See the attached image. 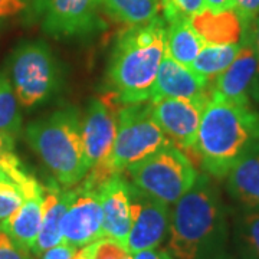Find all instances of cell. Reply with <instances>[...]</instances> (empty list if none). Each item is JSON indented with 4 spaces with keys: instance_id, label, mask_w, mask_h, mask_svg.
Listing matches in <instances>:
<instances>
[{
    "instance_id": "cell-14",
    "label": "cell",
    "mask_w": 259,
    "mask_h": 259,
    "mask_svg": "<svg viewBox=\"0 0 259 259\" xmlns=\"http://www.w3.org/2000/svg\"><path fill=\"white\" fill-rule=\"evenodd\" d=\"M210 95L212 81L197 74L192 68L179 64L166 52L148 101L158 98L209 101Z\"/></svg>"
},
{
    "instance_id": "cell-8",
    "label": "cell",
    "mask_w": 259,
    "mask_h": 259,
    "mask_svg": "<svg viewBox=\"0 0 259 259\" xmlns=\"http://www.w3.org/2000/svg\"><path fill=\"white\" fill-rule=\"evenodd\" d=\"M100 0H35L33 16L42 30L58 39L82 37L101 29Z\"/></svg>"
},
{
    "instance_id": "cell-22",
    "label": "cell",
    "mask_w": 259,
    "mask_h": 259,
    "mask_svg": "<svg viewBox=\"0 0 259 259\" xmlns=\"http://www.w3.org/2000/svg\"><path fill=\"white\" fill-rule=\"evenodd\" d=\"M239 48L241 44H235V45L204 44L197 58L194 59L192 69L204 78H207L209 81H213L232 64V61L239 52Z\"/></svg>"
},
{
    "instance_id": "cell-16",
    "label": "cell",
    "mask_w": 259,
    "mask_h": 259,
    "mask_svg": "<svg viewBox=\"0 0 259 259\" xmlns=\"http://www.w3.org/2000/svg\"><path fill=\"white\" fill-rule=\"evenodd\" d=\"M72 187H62L58 182H48L44 185V216L37 235L36 243L32 252L40 256L45 250L62 242V219L71 202Z\"/></svg>"
},
{
    "instance_id": "cell-5",
    "label": "cell",
    "mask_w": 259,
    "mask_h": 259,
    "mask_svg": "<svg viewBox=\"0 0 259 259\" xmlns=\"http://www.w3.org/2000/svg\"><path fill=\"white\" fill-rule=\"evenodd\" d=\"M168 143L154 118L150 101L121 105L111 153L105 161L91 167L82 183L90 189L98 190L110 177L122 175L127 167Z\"/></svg>"
},
{
    "instance_id": "cell-29",
    "label": "cell",
    "mask_w": 259,
    "mask_h": 259,
    "mask_svg": "<svg viewBox=\"0 0 259 259\" xmlns=\"http://www.w3.org/2000/svg\"><path fill=\"white\" fill-rule=\"evenodd\" d=\"M29 252L0 229V259H32Z\"/></svg>"
},
{
    "instance_id": "cell-24",
    "label": "cell",
    "mask_w": 259,
    "mask_h": 259,
    "mask_svg": "<svg viewBox=\"0 0 259 259\" xmlns=\"http://www.w3.org/2000/svg\"><path fill=\"white\" fill-rule=\"evenodd\" d=\"M22 130L20 104L10 85L8 75L0 72V131L18 137Z\"/></svg>"
},
{
    "instance_id": "cell-2",
    "label": "cell",
    "mask_w": 259,
    "mask_h": 259,
    "mask_svg": "<svg viewBox=\"0 0 259 259\" xmlns=\"http://www.w3.org/2000/svg\"><path fill=\"white\" fill-rule=\"evenodd\" d=\"M166 20L158 16L121 32L112 47L105 74L110 98L118 105L150 100L153 83L166 55Z\"/></svg>"
},
{
    "instance_id": "cell-23",
    "label": "cell",
    "mask_w": 259,
    "mask_h": 259,
    "mask_svg": "<svg viewBox=\"0 0 259 259\" xmlns=\"http://www.w3.org/2000/svg\"><path fill=\"white\" fill-rule=\"evenodd\" d=\"M15 137L0 131V176L15 180L29 193L40 187V183L29 173L15 153Z\"/></svg>"
},
{
    "instance_id": "cell-35",
    "label": "cell",
    "mask_w": 259,
    "mask_h": 259,
    "mask_svg": "<svg viewBox=\"0 0 259 259\" xmlns=\"http://www.w3.org/2000/svg\"><path fill=\"white\" fill-rule=\"evenodd\" d=\"M204 8L212 12L233 9V0H204Z\"/></svg>"
},
{
    "instance_id": "cell-33",
    "label": "cell",
    "mask_w": 259,
    "mask_h": 259,
    "mask_svg": "<svg viewBox=\"0 0 259 259\" xmlns=\"http://www.w3.org/2000/svg\"><path fill=\"white\" fill-rule=\"evenodd\" d=\"M26 6V0H0V19L19 15Z\"/></svg>"
},
{
    "instance_id": "cell-12",
    "label": "cell",
    "mask_w": 259,
    "mask_h": 259,
    "mask_svg": "<svg viewBox=\"0 0 259 259\" xmlns=\"http://www.w3.org/2000/svg\"><path fill=\"white\" fill-rule=\"evenodd\" d=\"M114 100L94 98L90 101L82 117L83 150L90 170L98 163L105 161L111 153L117 134L118 108Z\"/></svg>"
},
{
    "instance_id": "cell-32",
    "label": "cell",
    "mask_w": 259,
    "mask_h": 259,
    "mask_svg": "<svg viewBox=\"0 0 259 259\" xmlns=\"http://www.w3.org/2000/svg\"><path fill=\"white\" fill-rule=\"evenodd\" d=\"M243 29H246L249 32L250 37H252V42H253L255 49H256V55H258V75H256V81H255V85H253L252 100L259 101V16L250 25L245 26Z\"/></svg>"
},
{
    "instance_id": "cell-3",
    "label": "cell",
    "mask_w": 259,
    "mask_h": 259,
    "mask_svg": "<svg viewBox=\"0 0 259 259\" xmlns=\"http://www.w3.org/2000/svg\"><path fill=\"white\" fill-rule=\"evenodd\" d=\"M256 143L259 111L250 104H238L212 94L202 115L193 157L206 175L226 177L233 164Z\"/></svg>"
},
{
    "instance_id": "cell-17",
    "label": "cell",
    "mask_w": 259,
    "mask_h": 259,
    "mask_svg": "<svg viewBox=\"0 0 259 259\" xmlns=\"http://www.w3.org/2000/svg\"><path fill=\"white\" fill-rule=\"evenodd\" d=\"M226 187L246 212H259V143L233 164L226 176Z\"/></svg>"
},
{
    "instance_id": "cell-30",
    "label": "cell",
    "mask_w": 259,
    "mask_h": 259,
    "mask_svg": "<svg viewBox=\"0 0 259 259\" xmlns=\"http://www.w3.org/2000/svg\"><path fill=\"white\" fill-rule=\"evenodd\" d=\"M233 10L241 18L245 28L259 16V0H233Z\"/></svg>"
},
{
    "instance_id": "cell-6",
    "label": "cell",
    "mask_w": 259,
    "mask_h": 259,
    "mask_svg": "<svg viewBox=\"0 0 259 259\" xmlns=\"http://www.w3.org/2000/svg\"><path fill=\"white\" fill-rule=\"evenodd\" d=\"M124 175L144 193L171 206L193 187L199 171L183 151L168 143L127 167Z\"/></svg>"
},
{
    "instance_id": "cell-34",
    "label": "cell",
    "mask_w": 259,
    "mask_h": 259,
    "mask_svg": "<svg viewBox=\"0 0 259 259\" xmlns=\"http://www.w3.org/2000/svg\"><path fill=\"white\" fill-rule=\"evenodd\" d=\"M131 256H133V259H175L168 250L158 249V248L141 250V252H137Z\"/></svg>"
},
{
    "instance_id": "cell-10",
    "label": "cell",
    "mask_w": 259,
    "mask_h": 259,
    "mask_svg": "<svg viewBox=\"0 0 259 259\" xmlns=\"http://www.w3.org/2000/svg\"><path fill=\"white\" fill-rule=\"evenodd\" d=\"M207 101L158 98L150 101L154 118L170 144L193 161L199 127Z\"/></svg>"
},
{
    "instance_id": "cell-21",
    "label": "cell",
    "mask_w": 259,
    "mask_h": 259,
    "mask_svg": "<svg viewBox=\"0 0 259 259\" xmlns=\"http://www.w3.org/2000/svg\"><path fill=\"white\" fill-rule=\"evenodd\" d=\"M100 6L114 20L128 26H139L158 16L160 0H100Z\"/></svg>"
},
{
    "instance_id": "cell-36",
    "label": "cell",
    "mask_w": 259,
    "mask_h": 259,
    "mask_svg": "<svg viewBox=\"0 0 259 259\" xmlns=\"http://www.w3.org/2000/svg\"><path fill=\"white\" fill-rule=\"evenodd\" d=\"M72 259H90V256H88V252H87V248L83 246V248H79V249L75 250Z\"/></svg>"
},
{
    "instance_id": "cell-13",
    "label": "cell",
    "mask_w": 259,
    "mask_h": 259,
    "mask_svg": "<svg viewBox=\"0 0 259 259\" xmlns=\"http://www.w3.org/2000/svg\"><path fill=\"white\" fill-rule=\"evenodd\" d=\"M256 75V49L249 32L243 29L239 52L232 61V64L212 81V94L238 104H250Z\"/></svg>"
},
{
    "instance_id": "cell-15",
    "label": "cell",
    "mask_w": 259,
    "mask_h": 259,
    "mask_svg": "<svg viewBox=\"0 0 259 259\" xmlns=\"http://www.w3.org/2000/svg\"><path fill=\"white\" fill-rule=\"evenodd\" d=\"M97 192L104 213L102 238H110L125 245L131 225L130 180L124 173L115 175L102 183Z\"/></svg>"
},
{
    "instance_id": "cell-9",
    "label": "cell",
    "mask_w": 259,
    "mask_h": 259,
    "mask_svg": "<svg viewBox=\"0 0 259 259\" xmlns=\"http://www.w3.org/2000/svg\"><path fill=\"white\" fill-rule=\"evenodd\" d=\"M131 225L125 242L130 255L154 249L164 241L170 225V206L148 196L130 182Z\"/></svg>"
},
{
    "instance_id": "cell-20",
    "label": "cell",
    "mask_w": 259,
    "mask_h": 259,
    "mask_svg": "<svg viewBox=\"0 0 259 259\" xmlns=\"http://www.w3.org/2000/svg\"><path fill=\"white\" fill-rule=\"evenodd\" d=\"M203 47V39L192 28L189 18H177L170 22L167 28L166 52L179 64L192 68Z\"/></svg>"
},
{
    "instance_id": "cell-37",
    "label": "cell",
    "mask_w": 259,
    "mask_h": 259,
    "mask_svg": "<svg viewBox=\"0 0 259 259\" xmlns=\"http://www.w3.org/2000/svg\"><path fill=\"white\" fill-rule=\"evenodd\" d=\"M127 259H133V256H128V258H127Z\"/></svg>"
},
{
    "instance_id": "cell-4",
    "label": "cell",
    "mask_w": 259,
    "mask_h": 259,
    "mask_svg": "<svg viewBox=\"0 0 259 259\" xmlns=\"http://www.w3.org/2000/svg\"><path fill=\"white\" fill-rule=\"evenodd\" d=\"M30 148L62 187H75L90 171L82 141V117L74 107L61 108L25 130Z\"/></svg>"
},
{
    "instance_id": "cell-26",
    "label": "cell",
    "mask_w": 259,
    "mask_h": 259,
    "mask_svg": "<svg viewBox=\"0 0 259 259\" xmlns=\"http://www.w3.org/2000/svg\"><path fill=\"white\" fill-rule=\"evenodd\" d=\"M26 194L28 192L15 180H12L9 177L0 176V221L9 218L12 213L16 212L20 207V204L23 203Z\"/></svg>"
},
{
    "instance_id": "cell-27",
    "label": "cell",
    "mask_w": 259,
    "mask_h": 259,
    "mask_svg": "<svg viewBox=\"0 0 259 259\" xmlns=\"http://www.w3.org/2000/svg\"><path fill=\"white\" fill-rule=\"evenodd\" d=\"M90 259H127L130 252L124 243L110 238H102L85 246Z\"/></svg>"
},
{
    "instance_id": "cell-19",
    "label": "cell",
    "mask_w": 259,
    "mask_h": 259,
    "mask_svg": "<svg viewBox=\"0 0 259 259\" xmlns=\"http://www.w3.org/2000/svg\"><path fill=\"white\" fill-rule=\"evenodd\" d=\"M196 33L209 45H235L241 44L243 25L233 9L212 12L203 9L189 18Z\"/></svg>"
},
{
    "instance_id": "cell-18",
    "label": "cell",
    "mask_w": 259,
    "mask_h": 259,
    "mask_svg": "<svg viewBox=\"0 0 259 259\" xmlns=\"http://www.w3.org/2000/svg\"><path fill=\"white\" fill-rule=\"evenodd\" d=\"M44 216V185L26 194L23 203L9 218L0 221V229L28 250L33 249Z\"/></svg>"
},
{
    "instance_id": "cell-28",
    "label": "cell",
    "mask_w": 259,
    "mask_h": 259,
    "mask_svg": "<svg viewBox=\"0 0 259 259\" xmlns=\"http://www.w3.org/2000/svg\"><path fill=\"white\" fill-rule=\"evenodd\" d=\"M161 6L167 22L177 18H190L206 9L204 0H161Z\"/></svg>"
},
{
    "instance_id": "cell-25",
    "label": "cell",
    "mask_w": 259,
    "mask_h": 259,
    "mask_svg": "<svg viewBox=\"0 0 259 259\" xmlns=\"http://www.w3.org/2000/svg\"><path fill=\"white\" fill-rule=\"evenodd\" d=\"M235 243L242 259H259V212H245L235 221Z\"/></svg>"
},
{
    "instance_id": "cell-7",
    "label": "cell",
    "mask_w": 259,
    "mask_h": 259,
    "mask_svg": "<svg viewBox=\"0 0 259 259\" xmlns=\"http://www.w3.org/2000/svg\"><path fill=\"white\" fill-rule=\"evenodd\" d=\"M10 85L19 104L32 108L47 102L59 88V66L48 44H20L9 58Z\"/></svg>"
},
{
    "instance_id": "cell-1",
    "label": "cell",
    "mask_w": 259,
    "mask_h": 259,
    "mask_svg": "<svg viewBox=\"0 0 259 259\" xmlns=\"http://www.w3.org/2000/svg\"><path fill=\"white\" fill-rule=\"evenodd\" d=\"M226 243L228 221L221 193L210 176L199 175L170 213L168 252L176 259H223Z\"/></svg>"
},
{
    "instance_id": "cell-31",
    "label": "cell",
    "mask_w": 259,
    "mask_h": 259,
    "mask_svg": "<svg viewBox=\"0 0 259 259\" xmlns=\"http://www.w3.org/2000/svg\"><path fill=\"white\" fill-rule=\"evenodd\" d=\"M75 250H76V248L65 243V242H61L54 248L45 250L40 255V259H72Z\"/></svg>"
},
{
    "instance_id": "cell-11",
    "label": "cell",
    "mask_w": 259,
    "mask_h": 259,
    "mask_svg": "<svg viewBox=\"0 0 259 259\" xmlns=\"http://www.w3.org/2000/svg\"><path fill=\"white\" fill-rule=\"evenodd\" d=\"M104 213L97 190L82 183L72 187L71 202L62 219V242L76 249L102 238Z\"/></svg>"
}]
</instances>
